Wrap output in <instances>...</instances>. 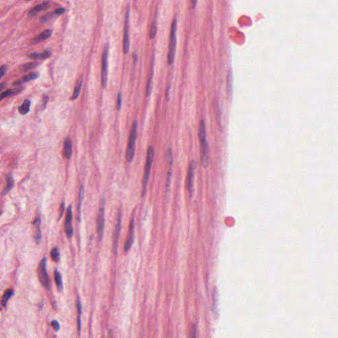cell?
Listing matches in <instances>:
<instances>
[{
    "mask_svg": "<svg viewBox=\"0 0 338 338\" xmlns=\"http://www.w3.org/2000/svg\"><path fill=\"white\" fill-rule=\"evenodd\" d=\"M133 59H134V63H136L137 60V56L136 55V54H133Z\"/></svg>",
    "mask_w": 338,
    "mask_h": 338,
    "instance_id": "cell-42",
    "label": "cell"
},
{
    "mask_svg": "<svg viewBox=\"0 0 338 338\" xmlns=\"http://www.w3.org/2000/svg\"><path fill=\"white\" fill-rule=\"evenodd\" d=\"M108 52H109V44L105 45L102 56V70H101V83L103 89H106L108 85Z\"/></svg>",
    "mask_w": 338,
    "mask_h": 338,
    "instance_id": "cell-4",
    "label": "cell"
},
{
    "mask_svg": "<svg viewBox=\"0 0 338 338\" xmlns=\"http://www.w3.org/2000/svg\"><path fill=\"white\" fill-rule=\"evenodd\" d=\"M54 15H55V14H54V13H52V12L48 13H47V14H46L45 15H44V16L42 17V18L41 19V21L42 22H47L48 21L50 20L51 18H52V17H54V16H53Z\"/></svg>",
    "mask_w": 338,
    "mask_h": 338,
    "instance_id": "cell-33",
    "label": "cell"
},
{
    "mask_svg": "<svg viewBox=\"0 0 338 338\" xmlns=\"http://www.w3.org/2000/svg\"><path fill=\"white\" fill-rule=\"evenodd\" d=\"M64 209H65V204H64V202H62V203H61V207H60V217H59V220L61 218V217L63 216V214H64Z\"/></svg>",
    "mask_w": 338,
    "mask_h": 338,
    "instance_id": "cell-39",
    "label": "cell"
},
{
    "mask_svg": "<svg viewBox=\"0 0 338 338\" xmlns=\"http://www.w3.org/2000/svg\"><path fill=\"white\" fill-rule=\"evenodd\" d=\"M51 55V52L49 50H45L41 54L38 53H32L30 55V57L32 59H41L45 60L48 58Z\"/></svg>",
    "mask_w": 338,
    "mask_h": 338,
    "instance_id": "cell-24",
    "label": "cell"
},
{
    "mask_svg": "<svg viewBox=\"0 0 338 338\" xmlns=\"http://www.w3.org/2000/svg\"><path fill=\"white\" fill-rule=\"evenodd\" d=\"M51 326H52L54 330L56 331H58L60 330V324L59 322L57 321V320H52L51 321Z\"/></svg>",
    "mask_w": 338,
    "mask_h": 338,
    "instance_id": "cell-34",
    "label": "cell"
},
{
    "mask_svg": "<svg viewBox=\"0 0 338 338\" xmlns=\"http://www.w3.org/2000/svg\"><path fill=\"white\" fill-rule=\"evenodd\" d=\"M233 71L232 69H229L228 75H227V89L230 95L233 93Z\"/></svg>",
    "mask_w": 338,
    "mask_h": 338,
    "instance_id": "cell-28",
    "label": "cell"
},
{
    "mask_svg": "<svg viewBox=\"0 0 338 338\" xmlns=\"http://www.w3.org/2000/svg\"><path fill=\"white\" fill-rule=\"evenodd\" d=\"M134 228H135V224H134V218H132L131 220L130 227H129V231L128 236L125 240V242L124 244V250L125 252H128L131 248V246H132L134 240Z\"/></svg>",
    "mask_w": 338,
    "mask_h": 338,
    "instance_id": "cell-11",
    "label": "cell"
},
{
    "mask_svg": "<svg viewBox=\"0 0 338 338\" xmlns=\"http://www.w3.org/2000/svg\"><path fill=\"white\" fill-rule=\"evenodd\" d=\"M217 292L216 288L213 290V308H215V311L217 308Z\"/></svg>",
    "mask_w": 338,
    "mask_h": 338,
    "instance_id": "cell-37",
    "label": "cell"
},
{
    "mask_svg": "<svg viewBox=\"0 0 338 338\" xmlns=\"http://www.w3.org/2000/svg\"><path fill=\"white\" fill-rule=\"evenodd\" d=\"M82 83H83V77H81V78H80L78 81L76 85L75 88H74V91H73V95H72V97H71V99L72 100H76L78 98V96H79V93L80 92H81V87H82Z\"/></svg>",
    "mask_w": 338,
    "mask_h": 338,
    "instance_id": "cell-23",
    "label": "cell"
},
{
    "mask_svg": "<svg viewBox=\"0 0 338 338\" xmlns=\"http://www.w3.org/2000/svg\"><path fill=\"white\" fill-rule=\"evenodd\" d=\"M198 137L200 143L207 141L206 140V128L205 124L203 120H202L199 124L198 130Z\"/></svg>",
    "mask_w": 338,
    "mask_h": 338,
    "instance_id": "cell-20",
    "label": "cell"
},
{
    "mask_svg": "<svg viewBox=\"0 0 338 338\" xmlns=\"http://www.w3.org/2000/svg\"><path fill=\"white\" fill-rule=\"evenodd\" d=\"M137 122L134 121L132 127H131L128 144L126 148V152H125V159H126V161L128 163H131L134 158L135 151V142L137 139Z\"/></svg>",
    "mask_w": 338,
    "mask_h": 338,
    "instance_id": "cell-2",
    "label": "cell"
},
{
    "mask_svg": "<svg viewBox=\"0 0 338 338\" xmlns=\"http://www.w3.org/2000/svg\"><path fill=\"white\" fill-rule=\"evenodd\" d=\"M105 199L104 198H102L100 200V208L98 217H97V234H98V238L99 241H101L103 234H104V229H105Z\"/></svg>",
    "mask_w": 338,
    "mask_h": 338,
    "instance_id": "cell-6",
    "label": "cell"
},
{
    "mask_svg": "<svg viewBox=\"0 0 338 338\" xmlns=\"http://www.w3.org/2000/svg\"><path fill=\"white\" fill-rule=\"evenodd\" d=\"M6 71H7V66L5 65L2 66L1 67H0V74H1V76H0V78H2L4 76Z\"/></svg>",
    "mask_w": 338,
    "mask_h": 338,
    "instance_id": "cell-36",
    "label": "cell"
},
{
    "mask_svg": "<svg viewBox=\"0 0 338 338\" xmlns=\"http://www.w3.org/2000/svg\"><path fill=\"white\" fill-rule=\"evenodd\" d=\"M76 306H77V328H78L79 335H80V334H81V316L82 313V306H81V300H80L79 296H77V298Z\"/></svg>",
    "mask_w": 338,
    "mask_h": 338,
    "instance_id": "cell-19",
    "label": "cell"
},
{
    "mask_svg": "<svg viewBox=\"0 0 338 338\" xmlns=\"http://www.w3.org/2000/svg\"><path fill=\"white\" fill-rule=\"evenodd\" d=\"M157 19V17H154V19L153 21L151 26L150 31H149V37H150L151 39H153L154 37H155L156 34H157V19Z\"/></svg>",
    "mask_w": 338,
    "mask_h": 338,
    "instance_id": "cell-29",
    "label": "cell"
},
{
    "mask_svg": "<svg viewBox=\"0 0 338 338\" xmlns=\"http://www.w3.org/2000/svg\"><path fill=\"white\" fill-rule=\"evenodd\" d=\"M122 215L121 212H119L118 215V220L117 223L114 229V234H113V250L114 254H117L118 250V239L120 237V231H121V227H122Z\"/></svg>",
    "mask_w": 338,
    "mask_h": 338,
    "instance_id": "cell-9",
    "label": "cell"
},
{
    "mask_svg": "<svg viewBox=\"0 0 338 338\" xmlns=\"http://www.w3.org/2000/svg\"><path fill=\"white\" fill-rule=\"evenodd\" d=\"M197 3H198L197 1H192V2H191V3H192V7L194 8L195 7H196V6Z\"/></svg>",
    "mask_w": 338,
    "mask_h": 338,
    "instance_id": "cell-41",
    "label": "cell"
},
{
    "mask_svg": "<svg viewBox=\"0 0 338 338\" xmlns=\"http://www.w3.org/2000/svg\"><path fill=\"white\" fill-rule=\"evenodd\" d=\"M41 217H38L37 218L34 220L32 223V225L35 228V233H34V238L37 244H38L42 239V233L41 231Z\"/></svg>",
    "mask_w": 338,
    "mask_h": 338,
    "instance_id": "cell-15",
    "label": "cell"
},
{
    "mask_svg": "<svg viewBox=\"0 0 338 338\" xmlns=\"http://www.w3.org/2000/svg\"><path fill=\"white\" fill-rule=\"evenodd\" d=\"M176 30H177V20L174 19L172 22L170 33V41L169 46V53L167 55V61L169 65L174 62L176 48Z\"/></svg>",
    "mask_w": 338,
    "mask_h": 338,
    "instance_id": "cell-3",
    "label": "cell"
},
{
    "mask_svg": "<svg viewBox=\"0 0 338 338\" xmlns=\"http://www.w3.org/2000/svg\"><path fill=\"white\" fill-rule=\"evenodd\" d=\"M154 156V150L153 146H149L147 149V159H146V163L145 165L144 169V176H143V180H142V191H141V197H144L147 192V188L149 179V176L151 173V169L153 162Z\"/></svg>",
    "mask_w": 338,
    "mask_h": 338,
    "instance_id": "cell-1",
    "label": "cell"
},
{
    "mask_svg": "<svg viewBox=\"0 0 338 338\" xmlns=\"http://www.w3.org/2000/svg\"><path fill=\"white\" fill-rule=\"evenodd\" d=\"M54 280H55V283L57 285V287H58V290L60 291H61L63 289H64V286H63V282H62V277H61L60 273L57 270H56L54 272Z\"/></svg>",
    "mask_w": 338,
    "mask_h": 338,
    "instance_id": "cell-27",
    "label": "cell"
},
{
    "mask_svg": "<svg viewBox=\"0 0 338 338\" xmlns=\"http://www.w3.org/2000/svg\"><path fill=\"white\" fill-rule=\"evenodd\" d=\"M0 86H1V88H0V89H1V90H3L4 87H5V85L2 83H1V85H0Z\"/></svg>",
    "mask_w": 338,
    "mask_h": 338,
    "instance_id": "cell-43",
    "label": "cell"
},
{
    "mask_svg": "<svg viewBox=\"0 0 338 338\" xmlns=\"http://www.w3.org/2000/svg\"><path fill=\"white\" fill-rule=\"evenodd\" d=\"M47 260L46 257L42 258L39 263L38 267V277L40 282L43 287L47 290L50 289V283L47 269Z\"/></svg>",
    "mask_w": 338,
    "mask_h": 338,
    "instance_id": "cell-5",
    "label": "cell"
},
{
    "mask_svg": "<svg viewBox=\"0 0 338 338\" xmlns=\"http://www.w3.org/2000/svg\"><path fill=\"white\" fill-rule=\"evenodd\" d=\"M39 76V73H37V72H32V73H30L27 74V75L21 78L20 80H19V81H17L15 82H14L13 83V85H21L22 83H27V82H28L30 81H32V80H34L37 79V77H38Z\"/></svg>",
    "mask_w": 338,
    "mask_h": 338,
    "instance_id": "cell-17",
    "label": "cell"
},
{
    "mask_svg": "<svg viewBox=\"0 0 338 338\" xmlns=\"http://www.w3.org/2000/svg\"><path fill=\"white\" fill-rule=\"evenodd\" d=\"M31 102L30 100H25L23 103L18 108V110L19 113L22 116H25L30 111Z\"/></svg>",
    "mask_w": 338,
    "mask_h": 338,
    "instance_id": "cell-21",
    "label": "cell"
},
{
    "mask_svg": "<svg viewBox=\"0 0 338 338\" xmlns=\"http://www.w3.org/2000/svg\"><path fill=\"white\" fill-rule=\"evenodd\" d=\"M13 294H14V291L11 289H7L4 292L3 296L2 298V301H1V304L3 307L6 306L9 299L13 295Z\"/></svg>",
    "mask_w": 338,
    "mask_h": 338,
    "instance_id": "cell-22",
    "label": "cell"
},
{
    "mask_svg": "<svg viewBox=\"0 0 338 338\" xmlns=\"http://www.w3.org/2000/svg\"><path fill=\"white\" fill-rule=\"evenodd\" d=\"M167 160L169 165V172H168L167 177V188L168 189V190H169L170 184H171L172 176H173V151H172L171 148H169L167 150Z\"/></svg>",
    "mask_w": 338,
    "mask_h": 338,
    "instance_id": "cell-12",
    "label": "cell"
},
{
    "mask_svg": "<svg viewBox=\"0 0 338 338\" xmlns=\"http://www.w3.org/2000/svg\"><path fill=\"white\" fill-rule=\"evenodd\" d=\"M72 218H73V214H72V206L70 205V207L67 208V211L66 213V221H65V232L66 235L68 238H71L73 235V228L72 226Z\"/></svg>",
    "mask_w": 338,
    "mask_h": 338,
    "instance_id": "cell-10",
    "label": "cell"
},
{
    "mask_svg": "<svg viewBox=\"0 0 338 338\" xmlns=\"http://www.w3.org/2000/svg\"><path fill=\"white\" fill-rule=\"evenodd\" d=\"M38 66V63H37V62L28 63V64H26L22 65V66H21V71H22L26 72V71H29V70H33V69L36 68Z\"/></svg>",
    "mask_w": 338,
    "mask_h": 338,
    "instance_id": "cell-30",
    "label": "cell"
},
{
    "mask_svg": "<svg viewBox=\"0 0 338 338\" xmlns=\"http://www.w3.org/2000/svg\"><path fill=\"white\" fill-rule=\"evenodd\" d=\"M129 18H130V6L128 5L125 17V27L123 39V50L124 54L128 53L130 50V37H129Z\"/></svg>",
    "mask_w": 338,
    "mask_h": 338,
    "instance_id": "cell-8",
    "label": "cell"
},
{
    "mask_svg": "<svg viewBox=\"0 0 338 338\" xmlns=\"http://www.w3.org/2000/svg\"><path fill=\"white\" fill-rule=\"evenodd\" d=\"M22 89L21 87H20V88L17 89H9V90H7L6 91H4V92L2 93L1 94V95H0V99L2 100L4 98H6V97L13 96V95L18 94V93H19L21 92V91H22Z\"/></svg>",
    "mask_w": 338,
    "mask_h": 338,
    "instance_id": "cell-25",
    "label": "cell"
},
{
    "mask_svg": "<svg viewBox=\"0 0 338 338\" xmlns=\"http://www.w3.org/2000/svg\"><path fill=\"white\" fill-rule=\"evenodd\" d=\"M49 7H50L49 2H44L43 3L37 5H36V6H34V7L31 9L30 11H28V15L29 17H33L34 16H36L37 14H38L41 11H44V10H47Z\"/></svg>",
    "mask_w": 338,
    "mask_h": 338,
    "instance_id": "cell-13",
    "label": "cell"
},
{
    "mask_svg": "<svg viewBox=\"0 0 338 338\" xmlns=\"http://www.w3.org/2000/svg\"><path fill=\"white\" fill-rule=\"evenodd\" d=\"M170 87H171V85H170V83H169V85H168V87H167V89H166V93H165V95H166V98H167V99H169V93H170Z\"/></svg>",
    "mask_w": 338,
    "mask_h": 338,
    "instance_id": "cell-40",
    "label": "cell"
},
{
    "mask_svg": "<svg viewBox=\"0 0 338 338\" xmlns=\"http://www.w3.org/2000/svg\"><path fill=\"white\" fill-rule=\"evenodd\" d=\"M51 34H52V31H51V30H50V29L45 30L43 32H42L41 33H40L39 34H38L37 36L34 37L31 40V44H38L40 42H43V41H46L47 39L51 37Z\"/></svg>",
    "mask_w": 338,
    "mask_h": 338,
    "instance_id": "cell-14",
    "label": "cell"
},
{
    "mask_svg": "<svg viewBox=\"0 0 338 338\" xmlns=\"http://www.w3.org/2000/svg\"><path fill=\"white\" fill-rule=\"evenodd\" d=\"M51 258H52V260L56 262H58L60 261V252H59V250L58 249V248H54L52 250H51Z\"/></svg>",
    "mask_w": 338,
    "mask_h": 338,
    "instance_id": "cell-31",
    "label": "cell"
},
{
    "mask_svg": "<svg viewBox=\"0 0 338 338\" xmlns=\"http://www.w3.org/2000/svg\"><path fill=\"white\" fill-rule=\"evenodd\" d=\"M190 338H196V326L193 324L192 326V328H191Z\"/></svg>",
    "mask_w": 338,
    "mask_h": 338,
    "instance_id": "cell-35",
    "label": "cell"
},
{
    "mask_svg": "<svg viewBox=\"0 0 338 338\" xmlns=\"http://www.w3.org/2000/svg\"><path fill=\"white\" fill-rule=\"evenodd\" d=\"M154 55L153 56L152 62H151V73L149 77L148 78L147 84L146 87V95L147 96H149L151 95V91H152V87H153V73H154Z\"/></svg>",
    "mask_w": 338,
    "mask_h": 338,
    "instance_id": "cell-16",
    "label": "cell"
},
{
    "mask_svg": "<svg viewBox=\"0 0 338 338\" xmlns=\"http://www.w3.org/2000/svg\"><path fill=\"white\" fill-rule=\"evenodd\" d=\"M122 96L121 93H118L117 99H116V108L118 110H120L122 108Z\"/></svg>",
    "mask_w": 338,
    "mask_h": 338,
    "instance_id": "cell-32",
    "label": "cell"
},
{
    "mask_svg": "<svg viewBox=\"0 0 338 338\" xmlns=\"http://www.w3.org/2000/svg\"><path fill=\"white\" fill-rule=\"evenodd\" d=\"M72 142L70 138H66L64 141V157L69 159H70L72 154Z\"/></svg>",
    "mask_w": 338,
    "mask_h": 338,
    "instance_id": "cell-18",
    "label": "cell"
},
{
    "mask_svg": "<svg viewBox=\"0 0 338 338\" xmlns=\"http://www.w3.org/2000/svg\"><path fill=\"white\" fill-rule=\"evenodd\" d=\"M5 179H6L7 184L6 186H5L4 190L3 191V193L4 195L6 194L8 192H9L11 190V188H12L13 186V179L12 175H11V174H7L6 177H5Z\"/></svg>",
    "mask_w": 338,
    "mask_h": 338,
    "instance_id": "cell-26",
    "label": "cell"
},
{
    "mask_svg": "<svg viewBox=\"0 0 338 338\" xmlns=\"http://www.w3.org/2000/svg\"><path fill=\"white\" fill-rule=\"evenodd\" d=\"M195 168H196V162L192 161L190 164L187 171V177H186V188L190 194V197H192L193 192V179H194V173Z\"/></svg>",
    "mask_w": 338,
    "mask_h": 338,
    "instance_id": "cell-7",
    "label": "cell"
},
{
    "mask_svg": "<svg viewBox=\"0 0 338 338\" xmlns=\"http://www.w3.org/2000/svg\"><path fill=\"white\" fill-rule=\"evenodd\" d=\"M65 13V9L63 8V7H60V8L57 9L54 11V14L56 15L57 16H60V15H62L63 13Z\"/></svg>",
    "mask_w": 338,
    "mask_h": 338,
    "instance_id": "cell-38",
    "label": "cell"
}]
</instances>
